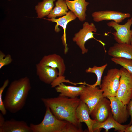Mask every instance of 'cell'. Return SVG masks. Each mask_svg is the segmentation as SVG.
Returning a JSON list of instances; mask_svg holds the SVG:
<instances>
[{
  "instance_id": "cell-1",
  "label": "cell",
  "mask_w": 132,
  "mask_h": 132,
  "mask_svg": "<svg viewBox=\"0 0 132 132\" xmlns=\"http://www.w3.org/2000/svg\"><path fill=\"white\" fill-rule=\"evenodd\" d=\"M41 100L57 119L66 121L82 129L81 124L76 115V110L81 101L80 98L59 95L56 97L42 98Z\"/></svg>"
},
{
  "instance_id": "cell-2",
  "label": "cell",
  "mask_w": 132,
  "mask_h": 132,
  "mask_svg": "<svg viewBox=\"0 0 132 132\" xmlns=\"http://www.w3.org/2000/svg\"><path fill=\"white\" fill-rule=\"evenodd\" d=\"M31 88L30 81L27 77L12 81L8 88L3 100L6 110L15 113L22 109Z\"/></svg>"
},
{
  "instance_id": "cell-3",
  "label": "cell",
  "mask_w": 132,
  "mask_h": 132,
  "mask_svg": "<svg viewBox=\"0 0 132 132\" xmlns=\"http://www.w3.org/2000/svg\"><path fill=\"white\" fill-rule=\"evenodd\" d=\"M68 122L57 119L50 108L46 107L42 121L38 124L31 123L29 126L32 132H65L66 127Z\"/></svg>"
},
{
  "instance_id": "cell-4",
  "label": "cell",
  "mask_w": 132,
  "mask_h": 132,
  "mask_svg": "<svg viewBox=\"0 0 132 132\" xmlns=\"http://www.w3.org/2000/svg\"><path fill=\"white\" fill-rule=\"evenodd\" d=\"M44 65L58 69L59 74L57 78L51 85L52 88L55 87L63 82L71 83L65 79L64 75L66 67L63 59L59 55L53 54L44 56L39 62Z\"/></svg>"
},
{
  "instance_id": "cell-5",
  "label": "cell",
  "mask_w": 132,
  "mask_h": 132,
  "mask_svg": "<svg viewBox=\"0 0 132 132\" xmlns=\"http://www.w3.org/2000/svg\"><path fill=\"white\" fill-rule=\"evenodd\" d=\"M120 77V69L115 68L108 71L103 77L100 88L103 91L104 97L116 96Z\"/></svg>"
},
{
  "instance_id": "cell-6",
  "label": "cell",
  "mask_w": 132,
  "mask_h": 132,
  "mask_svg": "<svg viewBox=\"0 0 132 132\" xmlns=\"http://www.w3.org/2000/svg\"><path fill=\"white\" fill-rule=\"evenodd\" d=\"M120 70L121 77L116 97L127 105L132 97V74L123 67Z\"/></svg>"
},
{
  "instance_id": "cell-7",
  "label": "cell",
  "mask_w": 132,
  "mask_h": 132,
  "mask_svg": "<svg viewBox=\"0 0 132 132\" xmlns=\"http://www.w3.org/2000/svg\"><path fill=\"white\" fill-rule=\"evenodd\" d=\"M97 31V28L94 23L89 24L88 22H85L83 24L82 28L75 34L73 41L76 42L80 48L82 54L88 52V50L85 48V44L86 42L89 39H94L100 42L104 46L105 45V44L101 41L97 40L94 37L93 32H96Z\"/></svg>"
},
{
  "instance_id": "cell-8",
  "label": "cell",
  "mask_w": 132,
  "mask_h": 132,
  "mask_svg": "<svg viewBox=\"0 0 132 132\" xmlns=\"http://www.w3.org/2000/svg\"><path fill=\"white\" fill-rule=\"evenodd\" d=\"M85 86L80 96L81 101L88 107L89 114L99 101L104 97L103 91L97 86L93 87L85 83Z\"/></svg>"
},
{
  "instance_id": "cell-9",
  "label": "cell",
  "mask_w": 132,
  "mask_h": 132,
  "mask_svg": "<svg viewBox=\"0 0 132 132\" xmlns=\"http://www.w3.org/2000/svg\"><path fill=\"white\" fill-rule=\"evenodd\" d=\"M132 24V17L123 25L119 24L113 21L107 23L108 26L112 27L116 30V32L112 33L117 43L128 44H130L131 36L130 28Z\"/></svg>"
},
{
  "instance_id": "cell-10",
  "label": "cell",
  "mask_w": 132,
  "mask_h": 132,
  "mask_svg": "<svg viewBox=\"0 0 132 132\" xmlns=\"http://www.w3.org/2000/svg\"><path fill=\"white\" fill-rule=\"evenodd\" d=\"M107 98L110 100L111 112L114 119L120 124L126 122L130 116L127 105L124 104L116 96Z\"/></svg>"
},
{
  "instance_id": "cell-11",
  "label": "cell",
  "mask_w": 132,
  "mask_h": 132,
  "mask_svg": "<svg viewBox=\"0 0 132 132\" xmlns=\"http://www.w3.org/2000/svg\"><path fill=\"white\" fill-rule=\"evenodd\" d=\"M112 113L110 100L103 97L95 107L90 114L96 122L101 123L105 121Z\"/></svg>"
},
{
  "instance_id": "cell-12",
  "label": "cell",
  "mask_w": 132,
  "mask_h": 132,
  "mask_svg": "<svg viewBox=\"0 0 132 132\" xmlns=\"http://www.w3.org/2000/svg\"><path fill=\"white\" fill-rule=\"evenodd\" d=\"M92 16L95 22L111 20L119 24L125 18L130 17L131 15L128 13L107 10L95 12L92 13Z\"/></svg>"
},
{
  "instance_id": "cell-13",
  "label": "cell",
  "mask_w": 132,
  "mask_h": 132,
  "mask_svg": "<svg viewBox=\"0 0 132 132\" xmlns=\"http://www.w3.org/2000/svg\"><path fill=\"white\" fill-rule=\"evenodd\" d=\"M36 73L39 79L47 84H51L57 78V69L42 65L39 63L36 65Z\"/></svg>"
},
{
  "instance_id": "cell-14",
  "label": "cell",
  "mask_w": 132,
  "mask_h": 132,
  "mask_svg": "<svg viewBox=\"0 0 132 132\" xmlns=\"http://www.w3.org/2000/svg\"><path fill=\"white\" fill-rule=\"evenodd\" d=\"M107 53L112 57L132 59V45L130 44L117 43L109 48Z\"/></svg>"
},
{
  "instance_id": "cell-15",
  "label": "cell",
  "mask_w": 132,
  "mask_h": 132,
  "mask_svg": "<svg viewBox=\"0 0 132 132\" xmlns=\"http://www.w3.org/2000/svg\"><path fill=\"white\" fill-rule=\"evenodd\" d=\"M129 126V124L123 125L118 122L113 118L112 113L103 122L99 123L96 121L93 125L92 129L93 132H99L103 128L105 129L106 132H108L109 130L114 128L115 131L124 132Z\"/></svg>"
},
{
  "instance_id": "cell-16",
  "label": "cell",
  "mask_w": 132,
  "mask_h": 132,
  "mask_svg": "<svg viewBox=\"0 0 132 132\" xmlns=\"http://www.w3.org/2000/svg\"><path fill=\"white\" fill-rule=\"evenodd\" d=\"M0 132H32L30 126L23 121L13 119L5 121L0 127Z\"/></svg>"
},
{
  "instance_id": "cell-17",
  "label": "cell",
  "mask_w": 132,
  "mask_h": 132,
  "mask_svg": "<svg viewBox=\"0 0 132 132\" xmlns=\"http://www.w3.org/2000/svg\"><path fill=\"white\" fill-rule=\"evenodd\" d=\"M77 17L71 11H69L65 15L58 19L55 18H44L48 21H51L52 22H55L56 23L55 26V31L56 32H58L60 29L58 27L60 26L62 27L63 30V34L62 37V40L63 44L64 45L65 52L67 51V45L66 42V29L67 25L68 23L71 21L75 20Z\"/></svg>"
},
{
  "instance_id": "cell-18",
  "label": "cell",
  "mask_w": 132,
  "mask_h": 132,
  "mask_svg": "<svg viewBox=\"0 0 132 132\" xmlns=\"http://www.w3.org/2000/svg\"><path fill=\"white\" fill-rule=\"evenodd\" d=\"M68 9L72 12L79 20L85 21L86 16V12L87 6L89 4L85 0H65Z\"/></svg>"
},
{
  "instance_id": "cell-19",
  "label": "cell",
  "mask_w": 132,
  "mask_h": 132,
  "mask_svg": "<svg viewBox=\"0 0 132 132\" xmlns=\"http://www.w3.org/2000/svg\"><path fill=\"white\" fill-rule=\"evenodd\" d=\"M89 111L88 106L81 101L76 110V115L80 122H84L86 124L89 132H93L92 127L96 121L90 118Z\"/></svg>"
},
{
  "instance_id": "cell-20",
  "label": "cell",
  "mask_w": 132,
  "mask_h": 132,
  "mask_svg": "<svg viewBox=\"0 0 132 132\" xmlns=\"http://www.w3.org/2000/svg\"><path fill=\"white\" fill-rule=\"evenodd\" d=\"M83 84L78 87L67 85L62 83L55 87L56 91L59 93V96L73 98L80 96L85 86Z\"/></svg>"
},
{
  "instance_id": "cell-21",
  "label": "cell",
  "mask_w": 132,
  "mask_h": 132,
  "mask_svg": "<svg viewBox=\"0 0 132 132\" xmlns=\"http://www.w3.org/2000/svg\"><path fill=\"white\" fill-rule=\"evenodd\" d=\"M56 0H43L38 3L35 7L37 13V18H41L48 16L52 10Z\"/></svg>"
},
{
  "instance_id": "cell-22",
  "label": "cell",
  "mask_w": 132,
  "mask_h": 132,
  "mask_svg": "<svg viewBox=\"0 0 132 132\" xmlns=\"http://www.w3.org/2000/svg\"><path fill=\"white\" fill-rule=\"evenodd\" d=\"M55 6L47 16L48 18H55L66 15L68 8L65 0H57Z\"/></svg>"
},
{
  "instance_id": "cell-23",
  "label": "cell",
  "mask_w": 132,
  "mask_h": 132,
  "mask_svg": "<svg viewBox=\"0 0 132 132\" xmlns=\"http://www.w3.org/2000/svg\"><path fill=\"white\" fill-rule=\"evenodd\" d=\"M107 65V64L106 63L100 66H97L95 65L93 67H89L86 70V72L94 73L97 76L96 82L94 84L90 85L91 86L93 87L99 86V88H100L102 76L104 70Z\"/></svg>"
},
{
  "instance_id": "cell-24",
  "label": "cell",
  "mask_w": 132,
  "mask_h": 132,
  "mask_svg": "<svg viewBox=\"0 0 132 132\" xmlns=\"http://www.w3.org/2000/svg\"><path fill=\"white\" fill-rule=\"evenodd\" d=\"M111 60L122 66L132 74V59L120 57H112Z\"/></svg>"
},
{
  "instance_id": "cell-25",
  "label": "cell",
  "mask_w": 132,
  "mask_h": 132,
  "mask_svg": "<svg viewBox=\"0 0 132 132\" xmlns=\"http://www.w3.org/2000/svg\"><path fill=\"white\" fill-rule=\"evenodd\" d=\"M9 82L8 79L6 80L3 85L0 88V110L1 113L3 115H5L7 113V110L5 106L2 99L3 92L5 88L8 86Z\"/></svg>"
},
{
  "instance_id": "cell-26",
  "label": "cell",
  "mask_w": 132,
  "mask_h": 132,
  "mask_svg": "<svg viewBox=\"0 0 132 132\" xmlns=\"http://www.w3.org/2000/svg\"><path fill=\"white\" fill-rule=\"evenodd\" d=\"M13 61L11 55L8 54L6 55L1 51H0V69L4 66L11 63Z\"/></svg>"
},
{
  "instance_id": "cell-27",
  "label": "cell",
  "mask_w": 132,
  "mask_h": 132,
  "mask_svg": "<svg viewBox=\"0 0 132 132\" xmlns=\"http://www.w3.org/2000/svg\"><path fill=\"white\" fill-rule=\"evenodd\" d=\"M127 105V109L131 117L130 122L129 124L130 125L132 123V97Z\"/></svg>"
},
{
  "instance_id": "cell-28",
  "label": "cell",
  "mask_w": 132,
  "mask_h": 132,
  "mask_svg": "<svg viewBox=\"0 0 132 132\" xmlns=\"http://www.w3.org/2000/svg\"><path fill=\"white\" fill-rule=\"evenodd\" d=\"M3 115L1 113H0V127L3 125L5 121Z\"/></svg>"
},
{
  "instance_id": "cell-29",
  "label": "cell",
  "mask_w": 132,
  "mask_h": 132,
  "mask_svg": "<svg viewBox=\"0 0 132 132\" xmlns=\"http://www.w3.org/2000/svg\"><path fill=\"white\" fill-rule=\"evenodd\" d=\"M125 132H132V123L128 126L125 129Z\"/></svg>"
},
{
  "instance_id": "cell-30",
  "label": "cell",
  "mask_w": 132,
  "mask_h": 132,
  "mask_svg": "<svg viewBox=\"0 0 132 132\" xmlns=\"http://www.w3.org/2000/svg\"><path fill=\"white\" fill-rule=\"evenodd\" d=\"M130 44L132 45V36H131L130 42Z\"/></svg>"
},
{
  "instance_id": "cell-31",
  "label": "cell",
  "mask_w": 132,
  "mask_h": 132,
  "mask_svg": "<svg viewBox=\"0 0 132 132\" xmlns=\"http://www.w3.org/2000/svg\"><path fill=\"white\" fill-rule=\"evenodd\" d=\"M131 36H132V29L131 30Z\"/></svg>"
},
{
  "instance_id": "cell-32",
  "label": "cell",
  "mask_w": 132,
  "mask_h": 132,
  "mask_svg": "<svg viewBox=\"0 0 132 132\" xmlns=\"http://www.w3.org/2000/svg\"><path fill=\"white\" fill-rule=\"evenodd\" d=\"M9 0V1H10V0Z\"/></svg>"
}]
</instances>
